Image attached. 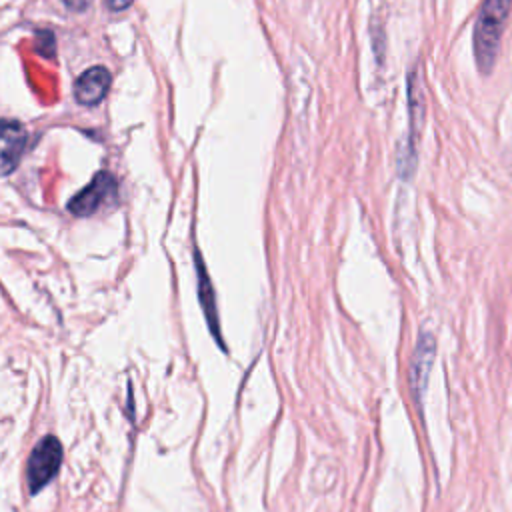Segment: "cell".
<instances>
[{
    "label": "cell",
    "instance_id": "6da1fadb",
    "mask_svg": "<svg viewBox=\"0 0 512 512\" xmlns=\"http://www.w3.org/2000/svg\"><path fill=\"white\" fill-rule=\"evenodd\" d=\"M512 0H484L474 26V56L480 72L494 68Z\"/></svg>",
    "mask_w": 512,
    "mask_h": 512
},
{
    "label": "cell",
    "instance_id": "7a4b0ae2",
    "mask_svg": "<svg viewBox=\"0 0 512 512\" xmlns=\"http://www.w3.org/2000/svg\"><path fill=\"white\" fill-rule=\"evenodd\" d=\"M62 444L56 436H44L30 452L26 462V484L30 494L40 492L60 470L62 464Z\"/></svg>",
    "mask_w": 512,
    "mask_h": 512
},
{
    "label": "cell",
    "instance_id": "277c9868",
    "mask_svg": "<svg viewBox=\"0 0 512 512\" xmlns=\"http://www.w3.org/2000/svg\"><path fill=\"white\" fill-rule=\"evenodd\" d=\"M28 140V132L22 122L12 118L0 120V176H8L20 164Z\"/></svg>",
    "mask_w": 512,
    "mask_h": 512
},
{
    "label": "cell",
    "instance_id": "5b68a950",
    "mask_svg": "<svg viewBox=\"0 0 512 512\" xmlns=\"http://www.w3.org/2000/svg\"><path fill=\"white\" fill-rule=\"evenodd\" d=\"M112 76L104 66H92L84 70L74 82V98L82 106H94L104 100L110 90Z\"/></svg>",
    "mask_w": 512,
    "mask_h": 512
},
{
    "label": "cell",
    "instance_id": "8992f818",
    "mask_svg": "<svg viewBox=\"0 0 512 512\" xmlns=\"http://www.w3.org/2000/svg\"><path fill=\"white\" fill-rule=\"evenodd\" d=\"M194 262H196V286H198V300L200 306L204 310V318L206 324L212 332V336L216 338L218 346L224 350V340H222V332H220V320H218V308H216V296H214V286L210 282V276L206 272L204 260L198 252H194Z\"/></svg>",
    "mask_w": 512,
    "mask_h": 512
},
{
    "label": "cell",
    "instance_id": "ba28073f",
    "mask_svg": "<svg viewBox=\"0 0 512 512\" xmlns=\"http://www.w3.org/2000/svg\"><path fill=\"white\" fill-rule=\"evenodd\" d=\"M62 4L72 12H84L90 6V0H62Z\"/></svg>",
    "mask_w": 512,
    "mask_h": 512
},
{
    "label": "cell",
    "instance_id": "3957f363",
    "mask_svg": "<svg viewBox=\"0 0 512 512\" xmlns=\"http://www.w3.org/2000/svg\"><path fill=\"white\" fill-rule=\"evenodd\" d=\"M118 194V182L110 172H98L94 174V178L90 180L88 186H84L70 202H68V210L74 216H92L94 212H98L102 206H106L108 202L116 200Z\"/></svg>",
    "mask_w": 512,
    "mask_h": 512
},
{
    "label": "cell",
    "instance_id": "9c48e42d",
    "mask_svg": "<svg viewBox=\"0 0 512 512\" xmlns=\"http://www.w3.org/2000/svg\"><path fill=\"white\" fill-rule=\"evenodd\" d=\"M134 0H106V6L112 10V12H122L126 10L128 6H132Z\"/></svg>",
    "mask_w": 512,
    "mask_h": 512
},
{
    "label": "cell",
    "instance_id": "52a82bcc",
    "mask_svg": "<svg viewBox=\"0 0 512 512\" xmlns=\"http://www.w3.org/2000/svg\"><path fill=\"white\" fill-rule=\"evenodd\" d=\"M432 358H434V338L428 332H422L418 338L412 368H410V384H412L414 396H422L426 390Z\"/></svg>",
    "mask_w": 512,
    "mask_h": 512
}]
</instances>
